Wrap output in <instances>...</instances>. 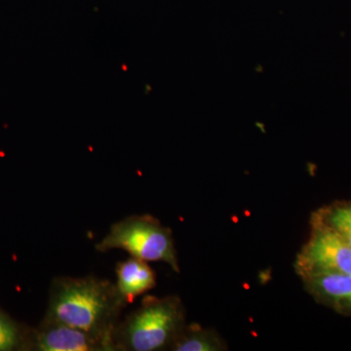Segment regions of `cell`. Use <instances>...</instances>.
Masks as SVG:
<instances>
[{"label": "cell", "mask_w": 351, "mask_h": 351, "mask_svg": "<svg viewBox=\"0 0 351 351\" xmlns=\"http://www.w3.org/2000/svg\"><path fill=\"white\" fill-rule=\"evenodd\" d=\"M128 306L117 284L95 276L55 277L43 320L62 323L112 339V332Z\"/></svg>", "instance_id": "1"}, {"label": "cell", "mask_w": 351, "mask_h": 351, "mask_svg": "<svg viewBox=\"0 0 351 351\" xmlns=\"http://www.w3.org/2000/svg\"><path fill=\"white\" fill-rule=\"evenodd\" d=\"M186 325L180 298L147 295L137 309L117 323L113 345L117 351L163 350L171 348Z\"/></svg>", "instance_id": "2"}, {"label": "cell", "mask_w": 351, "mask_h": 351, "mask_svg": "<svg viewBox=\"0 0 351 351\" xmlns=\"http://www.w3.org/2000/svg\"><path fill=\"white\" fill-rule=\"evenodd\" d=\"M96 250L107 253L123 250L145 262H163L180 271L172 230L151 215H134L117 221L96 244Z\"/></svg>", "instance_id": "3"}, {"label": "cell", "mask_w": 351, "mask_h": 351, "mask_svg": "<svg viewBox=\"0 0 351 351\" xmlns=\"http://www.w3.org/2000/svg\"><path fill=\"white\" fill-rule=\"evenodd\" d=\"M295 271L302 279L320 274H351V246L313 216L311 237L298 254Z\"/></svg>", "instance_id": "4"}, {"label": "cell", "mask_w": 351, "mask_h": 351, "mask_svg": "<svg viewBox=\"0 0 351 351\" xmlns=\"http://www.w3.org/2000/svg\"><path fill=\"white\" fill-rule=\"evenodd\" d=\"M24 348L36 351H117L112 339L46 320L27 332Z\"/></svg>", "instance_id": "5"}, {"label": "cell", "mask_w": 351, "mask_h": 351, "mask_svg": "<svg viewBox=\"0 0 351 351\" xmlns=\"http://www.w3.org/2000/svg\"><path fill=\"white\" fill-rule=\"evenodd\" d=\"M302 280L315 301L336 313L351 316V274H320Z\"/></svg>", "instance_id": "6"}, {"label": "cell", "mask_w": 351, "mask_h": 351, "mask_svg": "<svg viewBox=\"0 0 351 351\" xmlns=\"http://www.w3.org/2000/svg\"><path fill=\"white\" fill-rule=\"evenodd\" d=\"M117 287L127 304L156 286V272L149 263L131 257L117 263Z\"/></svg>", "instance_id": "7"}, {"label": "cell", "mask_w": 351, "mask_h": 351, "mask_svg": "<svg viewBox=\"0 0 351 351\" xmlns=\"http://www.w3.org/2000/svg\"><path fill=\"white\" fill-rule=\"evenodd\" d=\"M225 346L218 335L209 330L202 329L197 324L184 326L175 339L170 350L174 351H219Z\"/></svg>", "instance_id": "8"}, {"label": "cell", "mask_w": 351, "mask_h": 351, "mask_svg": "<svg viewBox=\"0 0 351 351\" xmlns=\"http://www.w3.org/2000/svg\"><path fill=\"white\" fill-rule=\"evenodd\" d=\"M313 216L341 235L351 246V201L335 202L321 208Z\"/></svg>", "instance_id": "9"}, {"label": "cell", "mask_w": 351, "mask_h": 351, "mask_svg": "<svg viewBox=\"0 0 351 351\" xmlns=\"http://www.w3.org/2000/svg\"><path fill=\"white\" fill-rule=\"evenodd\" d=\"M27 335L12 318L0 311V351L24 348Z\"/></svg>", "instance_id": "10"}]
</instances>
